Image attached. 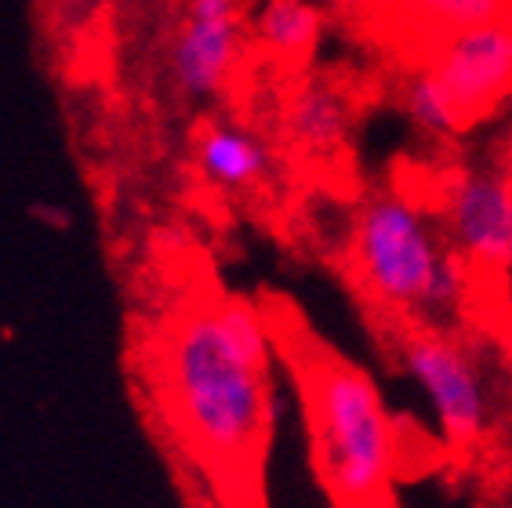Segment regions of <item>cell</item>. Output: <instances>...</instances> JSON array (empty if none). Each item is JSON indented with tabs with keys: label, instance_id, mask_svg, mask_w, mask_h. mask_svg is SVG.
Returning <instances> with one entry per match:
<instances>
[{
	"label": "cell",
	"instance_id": "6da1fadb",
	"mask_svg": "<svg viewBox=\"0 0 512 508\" xmlns=\"http://www.w3.org/2000/svg\"><path fill=\"white\" fill-rule=\"evenodd\" d=\"M273 323L226 294L186 305L153 352V381L171 440L193 461L218 508H266L273 440Z\"/></svg>",
	"mask_w": 512,
	"mask_h": 508
},
{
	"label": "cell",
	"instance_id": "7a4b0ae2",
	"mask_svg": "<svg viewBox=\"0 0 512 508\" xmlns=\"http://www.w3.org/2000/svg\"><path fill=\"white\" fill-rule=\"evenodd\" d=\"M273 338L291 345L313 465L331 505L396 508V425L371 374L306 334Z\"/></svg>",
	"mask_w": 512,
	"mask_h": 508
},
{
	"label": "cell",
	"instance_id": "3957f363",
	"mask_svg": "<svg viewBox=\"0 0 512 508\" xmlns=\"http://www.w3.org/2000/svg\"><path fill=\"white\" fill-rule=\"evenodd\" d=\"M353 273L364 294L396 320L418 323L425 287L447 244L407 193H371L353 222Z\"/></svg>",
	"mask_w": 512,
	"mask_h": 508
},
{
	"label": "cell",
	"instance_id": "277c9868",
	"mask_svg": "<svg viewBox=\"0 0 512 508\" xmlns=\"http://www.w3.org/2000/svg\"><path fill=\"white\" fill-rule=\"evenodd\" d=\"M400 363L433 403L447 443L454 450L480 447L491 429V396L473 349L444 327L407 323L400 334Z\"/></svg>",
	"mask_w": 512,
	"mask_h": 508
},
{
	"label": "cell",
	"instance_id": "5b68a950",
	"mask_svg": "<svg viewBox=\"0 0 512 508\" xmlns=\"http://www.w3.org/2000/svg\"><path fill=\"white\" fill-rule=\"evenodd\" d=\"M440 218L447 247L473 273L512 269V175L498 167H462L444 182Z\"/></svg>",
	"mask_w": 512,
	"mask_h": 508
},
{
	"label": "cell",
	"instance_id": "8992f818",
	"mask_svg": "<svg viewBox=\"0 0 512 508\" xmlns=\"http://www.w3.org/2000/svg\"><path fill=\"white\" fill-rule=\"evenodd\" d=\"M244 44V0H186L182 26L171 48L175 88L189 102L218 98L244 59Z\"/></svg>",
	"mask_w": 512,
	"mask_h": 508
},
{
	"label": "cell",
	"instance_id": "52a82bcc",
	"mask_svg": "<svg viewBox=\"0 0 512 508\" xmlns=\"http://www.w3.org/2000/svg\"><path fill=\"white\" fill-rule=\"evenodd\" d=\"M422 69L433 73V80L451 98L465 127L491 117L512 95V33L509 22L480 26L440 40Z\"/></svg>",
	"mask_w": 512,
	"mask_h": 508
},
{
	"label": "cell",
	"instance_id": "ba28073f",
	"mask_svg": "<svg viewBox=\"0 0 512 508\" xmlns=\"http://www.w3.org/2000/svg\"><path fill=\"white\" fill-rule=\"evenodd\" d=\"M193 164L207 186L222 193H247L273 175V146L237 120H207L193 138Z\"/></svg>",
	"mask_w": 512,
	"mask_h": 508
},
{
	"label": "cell",
	"instance_id": "9c48e42d",
	"mask_svg": "<svg viewBox=\"0 0 512 508\" xmlns=\"http://www.w3.org/2000/svg\"><path fill=\"white\" fill-rule=\"evenodd\" d=\"M353 127V102L342 84L302 77L284 98V135L302 157L327 160L342 153Z\"/></svg>",
	"mask_w": 512,
	"mask_h": 508
},
{
	"label": "cell",
	"instance_id": "30bf717a",
	"mask_svg": "<svg viewBox=\"0 0 512 508\" xmlns=\"http://www.w3.org/2000/svg\"><path fill=\"white\" fill-rule=\"evenodd\" d=\"M327 15L316 0H262L251 19V40L276 62L309 59L324 37Z\"/></svg>",
	"mask_w": 512,
	"mask_h": 508
},
{
	"label": "cell",
	"instance_id": "8fae6325",
	"mask_svg": "<svg viewBox=\"0 0 512 508\" xmlns=\"http://www.w3.org/2000/svg\"><path fill=\"white\" fill-rule=\"evenodd\" d=\"M404 15L436 37V44L454 33L498 26L512 19V0H396Z\"/></svg>",
	"mask_w": 512,
	"mask_h": 508
},
{
	"label": "cell",
	"instance_id": "7c38bea8",
	"mask_svg": "<svg viewBox=\"0 0 512 508\" xmlns=\"http://www.w3.org/2000/svg\"><path fill=\"white\" fill-rule=\"evenodd\" d=\"M404 113L422 135L433 138H451L469 131L465 120L458 117V109L451 106V98L444 95V88L433 80L429 69H418L404 88Z\"/></svg>",
	"mask_w": 512,
	"mask_h": 508
},
{
	"label": "cell",
	"instance_id": "4fadbf2b",
	"mask_svg": "<svg viewBox=\"0 0 512 508\" xmlns=\"http://www.w3.org/2000/svg\"><path fill=\"white\" fill-rule=\"evenodd\" d=\"M469 287H473V269L465 265V258L447 247L440 265H436L433 280L425 287L422 298V313H418V323H429V327H440L444 316H454L469 298Z\"/></svg>",
	"mask_w": 512,
	"mask_h": 508
},
{
	"label": "cell",
	"instance_id": "5bb4252c",
	"mask_svg": "<svg viewBox=\"0 0 512 508\" xmlns=\"http://www.w3.org/2000/svg\"><path fill=\"white\" fill-rule=\"evenodd\" d=\"M494 345H498V356H502V363L512 371V313L505 316L498 327H494Z\"/></svg>",
	"mask_w": 512,
	"mask_h": 508
},
{
	"label": "cell",
	"instance_id": "9a60e30c",
	"mask_svg": "<svg viewBox=\"0 0 512 508\" xmlns=\"http://www.w3.org/2000/svg\"><path fill=\"white\" fill-rule=\"evenodd\" d=\"M509 33H512V19H509Z\"/></svg>",
	"mask_w": 512,
	"mask_h": 508
}]
</instances>
